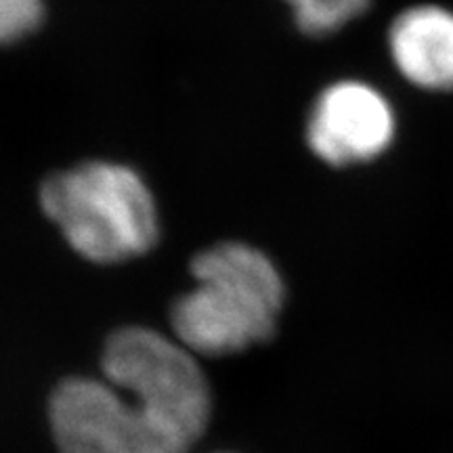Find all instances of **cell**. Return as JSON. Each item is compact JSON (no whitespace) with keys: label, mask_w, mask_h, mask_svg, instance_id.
I'll use <instances>...</instances> for the list:
<instances>
[{"label":"cell","mask_w":453,"mask_h":453,"mask_svg":"<svg viewBox=\"0 0 453 453\" xmlns=\"http://www.w3.org/2000/svg\"><path fill=\"white\" fill-rule=\"evenodd\" d=\"M196 288L170 311L173 330L187 350L229 355L273 336L283 304V281L263 252L219 243L191 263Z\"/></svg>","instance_id":"obj_1"},{"label":"cell","mask_w":453,"mask_h":453,"mask_svg":"<svg viewBox=\"0 0 453 453\" xmlns=\"http://www.w3.org/2000/svg\"><path fill=\"white\" fill-rule=\"evenodd\" d=\"M396 137L390 99L370 82L340 81L321 90L311 107L307 143L330 166H355L387 154Z\"/></svg>","instance_id":"obj_5"},{"label":"cell","mask_w":453,"mask_h":453,"mask_svg":"<svg viewBox=\"0 0 453 453\" xmlns=\"http://www.w3.org/2000/svg\"><path fill=\"white\" fill-rule=\"evenodd\" d=\"M395 70L411 87L428 93L453 90V11L413 4L395 17L387 34Z\"/></svg>","instance_id":"obj_6"},{"label":"cell","mask_w":453,"mask_h":453,"mask_svg":"<svg viewBox=\"0 0 453 453\" xmlns=\"http://www.w3.org/2000/svg\"><path fill=\"white\" fill-rule=\"evenodd\" d=\"M50 426L61 453H185L189 443L139 399L113 384L70 378L50 399Z\"/></svg>","instance_id":"obj_4"},{"label":"cell","mask_w":453,"mask_h":453,"mask_svg":"<svg viewBox=\"0 0 453 453\" xmlns=\"http://www.w3.org/2000/svg\"><path fill=\"white\" fill-rule=\"evenodd\" d=\"M42 19V0H0V42L26 36Z\"/></svg>","instance_id":"obj_8"},{"label":"cell","mask_w":453,"mask_h":453,"mask_svg":"<svg viewBox=\"0 0 453 453\" xmlns=\"http://www.w3.org/2000/svg\"><path fill=\"white\" fill-rule=\"evenodd\" d=\"M41 203L73 250L93 263H122L157 240L154 197L127 166L93 162L57 173L42 185Z\"/></svg>","instance_id":"obj_2"},{"label":"cell","mask_w":453,"mask_h":453,"mask_svg":"<svg viewBox=\"0 0 453 453\" xmlns=\"http://www.w3.org/2000/svg\"><path fill=\"white\" fill-rule=\"evenodd\" d=\"M300 30L311 36L336 34L370 9L372 0H286Z\"/></svg>","instance_id":"obj_7"},{"label":"cell","mask_w":453,"mask_h":453,"mask_svg":"<svg viewBox=\"0 0 453 453\" xmlns=\"http://www.w3.org/2000/svg\"><path fill=\"white\" fill-rule=\"evenodd\" d=\"M104 372L110 384L139 399L194 445L211 418V390L183 344L145 327H124L107 340Z\"/></svg>","instance_id":"obj_3"}]
</instances>
